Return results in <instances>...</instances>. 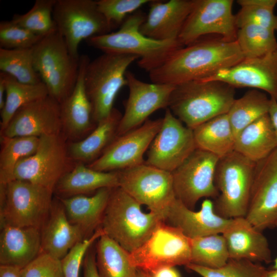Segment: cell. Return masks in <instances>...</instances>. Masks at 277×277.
<instances>
[{
  "mask_svg": "<svg viewBox=\"0 0 277 277\" xmlns=\"http://www.w3.org/2000/svg\"><path fill=\"white\" fill-rule=\"evenodd\" d=\"M262 232L245 217L232 219L222 234L226 242L229 259L270 263L271 250L267 239Z\"/></svg>",
  "mask_w": 277,
  "mask_h": 277,
  "instance_id": "24",
  "label": "cell"
},
{
  "mask_svg": "<svg viewBox=\"0 0 277 277\" xmlns=\"http://www.w3.org/2000/svg\"><path fill=\"white\" fill-rule=\"evenodd\" d=\"M192 130L196 148L220 159L234 150L235 136L227 113L216 116Z\"/></svg>",
  "mask_w": 277,
  "mask_h": 277,
  "instance_id": "31",
  "label": "cell"
},
{
  "mask_svg": "<svg viewBox=\"0 0 277 277\" xmlns=\"http://www.w3.org/2000/svg\"><path fill=\"white\" fill-rule=\"evenodd\" d=\"M95 253L100 277H136L137 269L131 263L129 252L107 235L97 240Z\"/></svg>",
  "mask_w": 277,
  "mask_h": 277,
  "instance_id": "32",
  "label": "cell"
},
{
  "mask_svg": "<svg viewBox=\"0 0 277 277\" xmlns=\"http://www.w3.org/2000/svg\"><path fill=\"white\" fill-rule=\"evenodd\" d=\"M41 233V252L61 260L77 243L85 239L81 229L69 221L63 203L54 195Z\"/></svg>",
  "mask_w": 277,
  "mask_h": 277,
  "instance_id": "25",
  "label": "cell"
},
{
  "mask_svg": "<svg viewBox=\"0 0 277 277\" xmlns=\"http://www.w3.org/2000/svg\"><path fill=\"white\" fill-rule=\"evenodd\" d=\"M122 114L114 108L110 114L99 122L86 137L81 141L68 142L70 156L76 163L89 164L98 159L117 136Z\"/></svg>",
  "mask_w": 277,
  "mask_h": 277,
  "instance_id": "29",
  "label": "cell"
},
{
  "mask_svg": "<svg viewBox=\"0 0 277 277\" xmlns=\"http://www.w3.org/2000/svg\"><path fill=\"white\" fill-rule=\"evenodd\" d=\"M229 260L226 240L222 234H214L191 239V263L216 269Z\"/></svg>",
  "mask_w": 277,
  "mask_h": 277,
  "instance_id": "37",
  "label": "cell"
},
{
  "mask_svg": "<svg viewBox=\"0 0 277 277\" xmlns=\"http://www.w3.org/2000/svg\"><path fill=\"white\" fill-rule=\"evenodd\" d=\"M32 55L34 68L46 86L48 95L60 104L75 86L80 58L70 54L57 29L32 47Z\"/></svg>",
  "mask_w": 277,
  "mask_h": 277,
  "instance_id": "5",
  "label": "cell"
},
{
  "mask_svg": "<svg viewBox=\"0 0 277 277\" xmlns=\"http://www.w3.org/2000/svg\"><path fill=\"white\" fill-rule=\"evenodd\" d=\"M44 36L10 21L0 23V48L7 49L31 48Z\"/></svg>",
  "mask_w": 277,
  "mask_h": 277,
  "instance_id": "42",
  "label": "cell"
},
{
  "mask_svg": "<svg viewBox=\"0 0 277 277\" xmlns=\"http://www.w3.org/2000/svg\"><path fill=\"white\" fill-rule=\"evenodd\" d=\"M271 98V105L269 111V115L272 122L277 141V102Z\"/></svg>",
  "mask_w": 277,
  "mask_h": 277,
  "instance_id": "49",
  "label": "cell"
},
{
  "mask_svg": "<svg viewBox=\"0 0 277 277\" xmlns=\"http://www.w3.org/2000/svg\"><path fill=\"white\" fill-rule=\"evenodd\" d=\"M146 18L142 12L137 11L128 16L117 31L94 36L86 42L104 53L136 56L138 66L150 72L184 46L178 39L157 41L143 34L140 27Z\"/></svg>",
  "mask_w": 277,
  "mask_h": 277,
  "instance_id": "2",
  "label": "cell"
},
{
  "mask_svg": "<svg viewBox=\"0 0 277 277\" xmlns=\"http://www.w3.org/2000/svg\"><path fill=\"white\" fill-rule=\"evenodd\" d=\"M219 159L209 152L196 148L171 172L176 199L192 210L202 198L215 199L219 194L214 183Z\"/></svg>",
  "mask_w": 277,
  "mask_h": 277,
  "instance_id": "13",
  "label": "cell"
},
{
  "mask_svg": "<svg viewBox=\"0 0 277 277\" xmlns=\"http://www.w3.org/2000/svg\"><path fill=\"white\" fill-rule=\"evenodd\" d=\"M137 59L132 55L104 53L88 64L84 82L95 124L112 111L117 94L127 86V69Z\"/></svg>",
  "mask_w": 277,
  "mask_h": 277,
  "instance_id": "6",
  "label": "cell"
},
{
  "mask_svg": "<svg viewBox=\"0 0 277 277\" xmlns=\"http://www.w3.org/2000/svg\"><path fill=\"white\" fill-rule=\"evenodd\" d=\"M276 148V135L268 113L244 128L235 138L234 151L254 163Z\"/></svg>",
  "mask_w": 277,
  "mask_h": 277,
  "instance_id": "30",
  "label": "cell"
},
{
  "mask_svg": "<svg viewBox=\"0 0 277 277\" xmlns=\"http://www.w3.org/2000/svg\"><path fill=\"white\" fill-rule=\"evenodd\" d=\"M117 187H119L117 171H97L86 164L77 163L74 167L58 182L53 194L58 198L63 199L95 192L103 188Z\"/></svg>",
  "mask_w": 277,
  "mask_h": 277,
  "instance_id": "28",
  "label": "cell"
},
{
  "mask_svg": "<svg viewBox=\"0 0 277 277\" xmlns=\"http://www.w3.org/2000/svg\"><path fill=\"white\" fill-rule=\"evenodd\" d=\"M163 118L146 121L143 125L117 136L89 168L100 171H120L145 163L144 155L160 130Z\"/></svg>",
  "mask_w": 277,
  "mask_h": 277,
  "instance_id": "16",
  "label": "cell"
},
{
  "mask_svg": "<svg viewBox=\"0 0 277 277\" xmlns=\"http://www.w3.org/2000/svg\"><path fill=\"white\" fill-rule=\"evenodd\" d=\"M141 205L121 187L112 188L101 226L105 234L129 253L140 247L165 222L152 212H143Z\"/></svg>",
  "mask_w": 277,
  "mask_h": 277,
  "instance_id": "4",
  "label": "cell"
},
{
  "mask_svg": "<svg viewBox=\"0 0 277 277\" xmlns=\"http://www.w3.org/2000/svg\"><path fill=\"white\" fill-rule=\"evenodd\" d=\"M21 269L7 265H0V277H21Z\"/></svg>",
  "mask_w": 277,
  "mask_h": 277,
  "instance_id": "48",
  "label": "cell"
},
{
  "mask_svg": "<svg viewBox=\"0 0 277 277\" xmlns=\"http://www.w3.org/2000/svg\"><path fill=\"white\" fill-rule=\"evenodd\" d=\"M255 165L234 150L219 159L214 176L219 194L214 203L219 215L228 219L246 216Z\"/></svg>",
  "mask_w": 277,
  "mask_h": 277,
  "instance_id": "7",
  "label": "cell"
},
{
  "mask_svg": "<svg viewBox=\"0 0 277 277\" xmlns=\"http://www.w3.org/2000/svg\"><path fill=\"white\" fill-rule=\"evenodd\" d=\"M150 0H99L96 1L98 10L113 29L122 25L128 14H132Z\"/></svg>",
  "mask_w": 277,
  "mask_h": 277,
  "instance_id": "43",
  "label": "cell"
},
{
  "mask_svg": "<svg viewBox=\"0 0 277 277\" xmlns=\"http://www.w3.org/2000/svg\"><path fill=\"white\" fill-rule=\"evenodd\" d=\"M241 6L235 15L236 27L253 24L277 31V15L274 9L277 0H238Z\"/></svg>",
  "mask_w": 277,
  "mask_h": 277,
  "instance_id": "39",
  "label": "cell"
},
{
  "mask_svg": "<svg viewBox=\"0 0 277 277\" xmlns=\"http://www.w3.org/2000/svg\"><path fill=\"white\" fill-rule=\"evenodd\" d=\"M186 267L202 277H263L265 267L246 260L229 259L223 267L211 269L190 263Z\"/></svg>",
  "mask_w": 277,
  "mask_h": 277,
  "instance_id": "41",
  "label": "cell"
},
{
  "mask_svg": "<svg viewBox=\"0 0 277 277\" xmlns=\"http://www.w3.org/2000/svg\"><path fill=\"white\" fill-rule=\"evenodd\" d=\"M53 191L27 181L0 184L1 226L42 228L50 212Z\"/></svg>",
  "mask_w": 277,
  "mask_h": 277,
  "instance_id": "8",
  "label": "cell"
},
{
  "mask_svg": "<svg viewBox=\"0 0 277 277\" xmlns=\"http://www.w3.org/2000/svg\"><path fill=\"white\" fill-rule=\"evenodd\" d=\"M117 171L119 187L165 221L176 199L171 172L145 163Z\"/></svg>",
  "mask_w": 277,
  "mask_h": 277,
  "instance_id": "12",
  "label": "cell"
},
{
  "mask_svg": "<svg viewBox=\"0 0 277 277\" xmlns=\"http://www.w3.org/2000/svg\"><path fill=\"white\" fill-rule=\"evenodd\" d=\"M76 163L69 155L68 141L62 133L42 136L35 153L17 163L12 181H27L53 191Z\"/></svg>",
  "mask_w": 277,
  "mask_h": 277,
  "instance_id": "9",
  "label": "cell"
},
{
  "mask_svg": "<svg viewBox=\"0 0 277 277\" xmlns=\"http://www.w3.org/2000/svg\"><path fill=\"white\" fill-rule=\"evenodd\" d=\"M129 95L124 104V112L117 130V136L143 125L154 112L167 108L175 86L148 83L140 81L130 71L126 74Z\"/></svg>",
  "mask_w": 277,
  "mask_h": 277,
  "instance_id": "18",
  "label": "cell"
},
{
  "mask_svg": "<svg viewBox=\"0 0 277 277\" xmlns=\"http://www.w3.org/2000/svg\"><path fill=\"white\" fill-rule=\"evenodd\" d=\"M236 41L245 58L261 57L277 49L275 31L253 24L238 29Z\"/></svg>",
  "mask_w": 277,
  "mask_h": 277,
  "instance_id": "36",
  "label": "cell"
},
{
  "mask_svg": "<svg viewBox=\"0 0 277 277\" xmlns=\"http://www.w3.org/2000/svg\"><path fill=\"white\" fill-rule=\"evenodd\" d=\"M271 98L265 92L251 89L233 103L227 114L235 138L246 127L268 114Z\"/></svg>",
  "mask_w": 277,
  "mask_h": 277,
  "instance_id": "34",
  "label": "cell"
},
{
  "mask_svg": "<svg viewBox=\"0 0 277 277\" xmlns=\"http://www.w3.org/2000/svg\"><path fill=\"white\" fill-rule=\"evenodd\" d=\"M1 72L6 83L5 105L1 112L2 132L20 108L49 95L47 88L43 82L36 84H24L7 73Z\"/></svg>",
  "mask_w": 277,
  "mask_h": 277,
  "instance_id": "33",
  "label": "cell"
},
{
  "mask_svg": "<svg viewBox=\"0 0 277 277\" xmlns=\"http://www.w3.org/2000/svg\"><path fill=\"white\" fill-rule=\"evenodd\" d=\"M258 230L275 226L277 222V148L255 163L246 216Z\"/></svg>",
  "mask_w": 277,
  "mask_h": 277,
  "instance_id": "17",
  "label": "cell"
},
{
  "mask_svg": "<svg viewBox=\"0 0 277 277\" xmlns=\"http://www.w3.org/2000/svg\"><path fill=\"white\" fill-rule=\"evenodd\" d=\"M263 277H277V269H266Z\"/></svg>",
  "mask_w": 277,
  "mask_h": 277,
  "instance_id": "51",
  "label": "cell"
},
{
  "mask_svg": "<svg viewBox=\"0 0 277 277\" xmlns=\"http://www.w3.org/2000/svg\"><path fill=\"white\" fill-rule=\"evenodd\" d=\"M62 132L60 105L48 95L20 108L1 132V136L40 137Z\"/></svg>",
  "mask_w": 277,
  "mask_h": 277,
  "instance_id": "20",
  "label": "cell"
},
{
  "mask_svg": "<svg viewBox=\"0 0 277 277\" xmlns=\"http://www.w3.org/2000/svg\"><path fill=\"white\" fill-rule=\"evenodd\" d=\"M235 89L219 81L187 82L175 86L168 108L185 126L193 129L228 113L235 100Z\"/></svg>",
  "mask_w": 277,
  "mask_h": 277,
  "instance_id": "3",
  "label": "cell"
},
{
  "mask_svg": "<svg viewBox=\"0 0 277 277\" xmlns=\"http://www.w3.org/2000/svg\"><path fill=\"white\" fill-rule=\"evenodd\" d=\"M42 251L41 230L33 227L1 226L0 264L22 269Z\"/></svg>",
  "mask_w": 277,
  "mask_h": 277,
  "instance_id": "26",
  "label": "cell"
},
{
  "mask_svg": "<svg viewBox=\"0 0 277 277\" xmlns=\"http://www.w3.org/2000/svg\"><path fill=\"white\" fill-rule=\"evenodd\" d=\"M21 277H63L62 261L41 252L21 269Z\"/></svg>",
  "mask_w": 277,
  "mask_h": 277,
  "instance_id": "45",
  "label": "cell"
},
{
  "mask_svg": "<svg viewBox=\"0 0 277 277\" xmlns=\"http://www.w3.org/2000/svg\"><path fill=\"white\" fill-rule=\"evenodd\" d=\"M275 226L277 227V222L275 223ZM271 269H277V257L274 260V263Z\"/></svg>",
  "mask_w": 277,
  "mask_h": 277,
  "instance_id": "53",
  "label": "cell"
},
{
  "mask_svg": "<svg viewBox=\"0 0 277 277\" xmlns=\"http://www.w3.org/2000/svg\"><path fill=\"white\" fill-rule=\"evenodd\" d=\"M53 18L70 54L76 59L80 57L78 48L82 41L112 29L93 0H56Z\"/></svg>",
  "mask_w": 277,
  "mask_h": 277,
  "instance_id": "11",
  "label": "cell"
},
{
  "mask_svg": "<svg viewBox=\"0 0 277 277\" xmlns=\"http://www.w3.org/2000/svg\"><path fill=\"white\" fill-rule=\"evenodd\" d=\"M112 188H101L91 196L78 195L58 198L63 203L69 221L77 226L85 239L101 227Z\"/></svg>",
  "mask_w": 277,
  "mask_h": 277,
  "instance_id": "27",
  "label": "cell"
},
{
  "mask_svg": "<svg viewBox=\"0 0 277 277\" xmlns=\"http://www.w3.org/2000/svg\"><path fill=\"white\" fill-rule=\"evenodd\" d=\"M149 274L150 277H181L179 271L172 266L160 268Z\"/></svg>",
  "mask_w": 277,
  "mask_h": 277,
  "instance_id": "47",
  "label": "cell"
},
{
  "mask_svg": "<svg viewBox=\"0 0 277 277\" xmlns=\"http://www.w3.org/2000/svg\"><path fill=\"white\" fill-rule=\"evenodd\" d=\"M82 265L83 277H100L96 264L95 250L91 247L86 252Z\"/></svg>",
  "mask_w": 277,
  "mask_h": 277,
  "instance_id": "46",
  "label": "cell"
},
{
  "mask_svg": "<svg viewBox=\"0 0 277 277\" xmlns=\"http://www.w3.org/2000/svg\"><path fill=\"white\" fill-rule=\"evenodd\" d=\"M216 213L214 203L205 199L197 211L188 208L175 199L170 205L165 222L180 229L193 239L214 234H222L231 221Z\"/></svg>",
  "mask_w": 277,
  "mask_h": 277,
  "instance_id": "22",
  "label": "cell"
},
{
  "mask_svg": "<svg viewBox=\"0 0 277 277\" xmlns=\"http://www.w3.org/2000/svg\"><path fill=\"white\" fill-rule=\"evenodd\" d=\"M232 0H195L178 37L184 46L210 34L236 41L238 28Z\"/></svg>",
  "mask_w": 277,
  "mask_h": 277,
  "instance_id": "14",
  "label": "cell"
},
{
  "mask_svg": "<svg viewBox=\"0 0 277 277\" xmlns=\"http://www.w3.org/2000/svg\"><path fill=\"white\" fill-rule=\"evenodd\" d=\"M56 2V0H36L29 11L14 14L11 21L36 34L46 36L57 29L53 18Z\"/></svg>",
  "mask_w": 277,
  "mask_h": 277,
  "instance_id": "40",
  "label": "cell"
},
{
  "mask_svg": "<svg viewBox=\"0 0 277 277\" xmlns=\"http://www.w3.org/2000/svg\"><path fill=\"white\" fill-rule=\"evenodd\" d=\"M195 0L151 1L150 9L140 31L157 41L178 39L181 29L194 4Z\"/></svg>",
  "mask_w": 277,
  "mask_h": 277,
  "instance_id": "23",
  "label": "cell"
},
{
  "mask_svg": "<svg viewBox=\"0 0 277 277\" xmlns=\"http://www.w3.org/2000/svg\"><path fill=\"white\" fill-rule=\"evenodd\" d=\"M204 81H219L236 88L263 90L277 102V49L265 55L244 58Z\"/></svg>",
  "mask_w": 277,
  "mask_h": 277,
  "instance_id": "19",
  "label": "cell"
},
{
  "mask_svg": "<svg viewBox=\"0 0 277 277\" xmlns=\"http://www.w3.org/2000/svg\"><path fill=\"white\" fill-rule=\"evenodd\" d=\"M6 94V83L5 78L1 72H0V109L2 110L4 105L5 100H4V94Z\"/></svg>",
  "mask_w": 277,
  "mask_h": 277,
  "instance_id": "50",
  "label": "cell"
},
{
  "mask_svg": "<svg viewBox=\"0 0 277 277\" xmlns=\"http://www.w3.org/2000/svg\"><path fill=\"white\" fill-rule=\"evenodd\" d=\"M39 137L35 136L6 137L1 136L0 184L12 180L17 163L36 151Z\"/></svg>",
  "mask_w": 277,
  "mask_h": 277,
  "instance_id": "35",
  "label": "cell"
},
{
  "mask_svg": "<svg viewBox=\"0 0 277 277\" xmlns=\"http://www.w3.org/2000/svg\"><path fill=\"white\" fill-rule=\"evenodd\" d=\"M244 58L236 41L206 36L176 50L149 75L153 83L176 86L206 78Z\"/></svg>",
  "mask_w": 277,
  "mask_h": 277,
  "instance_id": "1",
  "label": "cell"
},
{
  "mask_svg": "<svg viewBox=\"0 0 277 277\" xmlns=\"http://www.w3.org/2000/svg\"><path fill=\"white\" fill-rule=\"evenodd\" d=\"M88 55H80L78 74L75 86L70 95L60 105L62 133L68 142L82 140L95 128L90 102L84 82L86 68L90 62Z\"/></svg>",
  "mask_w": 277,
  "mask_h": 277,
  "instance_id": "21",
  "label": "cell"
},
{
  "mask_svg": "<svg viewBox=\"0 0 277 277\" xmlns=\"http://www.w3.org/2000/svg\"><path fill=\"white\" fill-rule=\"evenodd\" d=\"M104 232L100 227L89 238L77 243L62 259L63 277H79L80 268L86 252Z\"/></svg>",
  "mask_w": 277,
  "mask_h": 277,
  "instance_id": "44",
  "label": "cell"
},
{
  "mask_svg": "<svg viewBox=\"0 0 277 277\" xmlns=\"http://www.w3.org/2000/svg\"><path fill=\"white\" fill-rule=\"evenodd\" d=\"M0 70L22 83L36 84L42 82L34 68L32 48L17 49L0 48Z\"/></svg>",
  "mask_w": 277,
  "mask_h": 277,
  "instance_id": "38",
  "label": "cell"
},
{
  "mask_svg": "<svg viewBox=\"0 0 277 277\" xmlns=\"http://www.w3.org/2000/svg\"><path fill=\"white\" fill-rule=\"evenodd\" d=\"M196 148L193 130L167 108L161 127L148 149L145 163L171 172Z\"/></svg>",
  "mask_w": 277,
  "mask_h": 277,
  "instance_id": "15",
  "label": "cell"
},
{
  "mask_svg": "<svg viewBox=\"0 0 277 277\" xmlns=\"http://www.w3.org/2000/svg\"><path fill=\"white\" fill-rule=\"evenodd\" d=\"M136 277H150L149 274L141 270L137 269Z\"/></svg>",
  "mask_w": 277,
  "mask_h": 277,
  "instance_id": "52",
  "label": "cell"
},
{
  "mask_svg": "<svg viewBox=\"0 0 277 277\" xmlns=\"http://www.w3.org/2000/svg\"><path fill=\"white\" fill-rule=\"evenodd\" d=\"M191 239L179 228L162 222L140 247L129 253L131 263L148 274L164 267L191 263Z\"/></svg>",
  "mask_w": 277,
  "mask_h": 277,
  "instance_id": "10",
  "label": "cell"
}]
</instances>
